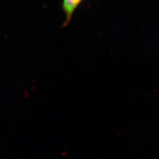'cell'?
Here are the masks:
<instances>
[{
    "label": "cell",
    "mask_w": 159,
    "mask_h": 159,
    "mask_svg": "<svg viewBox=\"0 0 159 159\" xmlns=\"http://www.w3.org/2000/svg\"><path fill=\"white\" fill-rule=\"evenodd\" d=\"M83 1V0H62L61 8L65 16V20L61 25L62 28L66 27L70 23L74 12Z\"/></svg>",
    "instance_id": "1"
}]
</instances>
